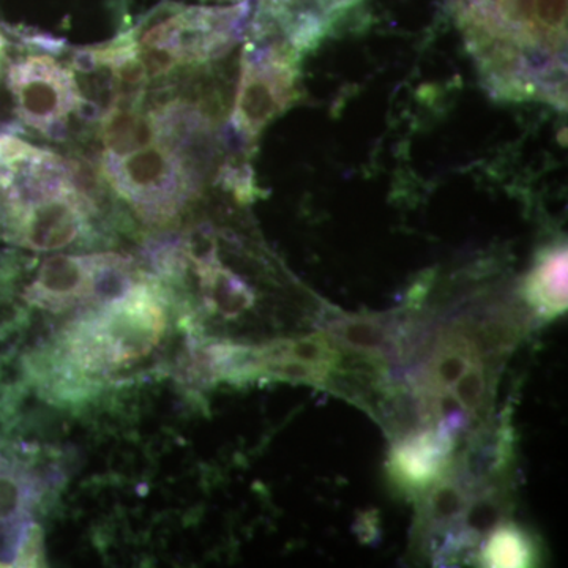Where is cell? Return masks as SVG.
Instances as JSON below:
<instances>
[{"label":"cell","instance_id":"1","mask_svg":"<svg viewBox=\"0 0 568 568\" xmlns=\"http://www.w3.org/2000/svg\"><path fill=\"white\" fill-rule=\"evenodd\" d=\"M168 328L166 298L159 286L134 282L102 302L67 331L65 355L82 373H110L148 357Z\"/></svg>","mask_w":568,"mask_h":568},{"label":"cell","instance_id":"2","mask_svg":"<svg viewBox=\"0 0 568 568\" xmlns=\"http://www.w3.org/2000/svg\"><path fill=\"white\" fill-rule=\"evenodd\" d=\"M103 174L112 189L149 224L174 220L196 192L197 181L179 153L156 140L129 155H103Z\"/></svg>","mask_w":568,"mask_h":568},{"label":"cell","instance_id":"3","mask_svg":"<svg viewBox=\"0 0 568 568\" xmlns=\"http://www.w3.org/2000/svg\"><path fill=\"white\" fill-rule=\"evenodd\" d=\"M239 17L237 9L168 7L166 13L136 37L149 80L224 54L233 43L231 32Z\"/></svg>","mask_w":568,"mask_h":568},{"label":"cell","instance_id":"4","mask_svg":"<svg viewBox=\"0 0 568 568\" xmlns=\"http://www.w3.org/2000/svg\"><path fill=\"white\" fill-rule=\"evenodd\" d=\"M134 283L133 261L115 253L48 257L28 290L31 304L63 312L81 304H102Z\"/></svg>","mask_w":568,"mask_h":568},{"label":"cell","instance_id":"5","mask_svg":"<svg viewBox=\"0 0 568 568\" xmlns=\"http://www.w3.org/2000/svg\"><path fill=\"white\" fill-rule=\"evenodd\" d=\"M9 91L14 111L26 125L50 140L62 141L69 130V115L80 102L70 69L51 55L33 54L11 63Z\"/></svg>","mask_w":568,"mask_h":568},{"label":"cell","instance_id":"6","mask_svg":"<svg viewBox=\"0 0 568 568\" xmlns=\"http://www.w3.org/2000/svg\"><path fill=\"white\" fill-rule=\"evenodd\" d=\"M92 201L77 185L37 201L0 222L11 241L36 252L77 244L89 233Z\"/></svg>","mask_w":568,"mask_h":568},{"label":"cell","instance_id":"7","mask_svg":"<svg viewBox=\"0 0 568 568\" xmlns=\"http://www.w3.org/2000/svg\"><path fill=\"white\" fill-rule=\"evenodd\" d=\"M286 63L274 51H256L246 59L237 99V121L256 134L283 110L290 93Z\"/></svg>","mask_w":568,"mask_h":568},{"label":"cell","instance_id":"8","mask_svg":"<svg viewBox=\"0 0 568 568\" xmlns=\"http://www.w3.org/2000/svg\"><path fill=\"white\" fill-rule=\"evenodd\" d=\"M100 136L104 153L114 156L129 155L138 149L156 141V126L152 112L144 114L142 108H111L104 112Z\"/></svg>","mask_w":568,"mask_h":568},{"label":"cell","instance_id":"9","mask_svg":"<svg viewBox=\"0 0 568 568\" xmlns=\"http://www.w3.org/2000/svg\"><path fill=\"white\" fill-rule=\"evenodd\" d=\"M489 566L521 567L528 560V547L523 536L511 529H503L487 545Z\"/></svg>","mask_w":568,"mask_h":568},{"label":"cell","instance_id":"10","mask_svg":"<svg viewBox=\"0 0 568 568\" xmlns=\"http://www.w3.org/2000/svg\"><path fill=\"white\" fill-rule=\"evenodd\" d=\"M29 488L24 481L9 474H0V523L17 521L26 514Z\"/></svg>","mask_w":568,"mask_h":568},{"label":"cell","instance_id":"11","mask_svg":"<svg viewBox=\"0 0 568 568\" xmlns=\"http://www.w3.org/2000/svg\"><path fill=\"white\" fill-rule=\"evenodd\" d=\"M335 334L339 339L355 347V349H377L383 343L384 334L375 323L369 321H345L339 323L338 327L335 328Z\"/></svg>","mask_w":568,"mask_h":568},{"label":"cell","instance_id":"12","mask_svg":"<svg viewBox=\"0 0 568 568\" xmlns=\"http://www.w3.org/2000/svg\"><path fill=\"white\" fill-rule=\"evenodd\" d=\"M41 529L37 525H28L22 529L20 541H18L17 556H14L13 566L17 567H37L41 564Z\"/></svg>","mask_w":568,"mask_h":568},{"label":"cell","instance_id":"13","mask_svg":"<svg viewBox=\"0 0 568 568\" xmlns=\"http://www.w3.org/2000/svg\"><path fill=\"white\" fill-rule=\"evenodd\" d=\"M3 50H6V39H3L2 32H0V61H2Z\"/></svg>","mask_w":568,"mask_h":568},{"label":"cell","instance_id":"14","mask_svg":"<svg viewBox=\"0 0 568 568\" xmlns=\"http://www.w3.org/2000/svg\"><path fill=\"white\" fill-rule=\"evenodd\" d=\"M0 567H6V564L0 562Z\"/></svg>","mask_w":568,"mask_h":568}]
</instances>
